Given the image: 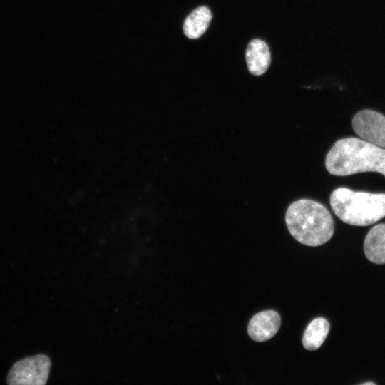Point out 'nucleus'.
I'll list each match as a JSON object with an SVG mask.
<instances>
[{
	"label": "nucleus",
	"instance_id": "obj_1",
	"mask_svg": "<svg viewBox=\"0 0 385 385\" xmlns=\"http://www.w3.org/2000/svg\"><path fill=\"white\" fill-rule=\"evenodd\" d=\"M325 165L330 174L337 176L364 172L385 176V149L359 138H342L327 154Z\"/></svg>",
	"mask_w": 385,
	"mask_h": 385
},
{
	"label": "nucleus",
	"instance_id": "obj_2",
	"mask_svg": "<svg viewBox=\"0 0 385 385\" xmlns=\"http://www.w3.org/2000/svg\"><path fill=\"white\" fill-rule=\"evenodd\" d=\"M285 221L290 234L300 243L319 246L331 239L334 221L329 210L320 202L301 199L287 208Z\"/></svg>",
	"mask_w": 385,
	"mask_h": 385
},
{
	"label": "nucleus",
	"instance_id": "obj_3",
	"mask_svg": "<svg viewBox=\"0 0 385 385\" xmlns=\"http://www.w3.org/2000/svg\"><path fill=\"white\" fill-rule=\"evenodd\" d=\"M329 201L334 214L351 225L367 226L385 217V193L339 188L332 192Z\"/></svg>",
	"mask_w": 385,
	"mask_h": 385
},
{
	"label": "nucleus",
	"instance_id": "obj_4",
	"mask_svg": "<svg viewBox=\"0 0 385 385\" xmlns=\"http://www.w3.org/2000/svg\"><path fill=\"white\" fill-rule=\"evenodd\" d=\"M51 368L49 358L43 354L27 357L16 362L7 376L10 385H43Z\"/></svg>",
	"mask_w": 385,
	"mask_h": 385
},
{
	"label": "nucleus",
	"instance_id": "obj_5",
	"mask_svg": "<svg viewBox=\"0 0 385 385\" xmlns=\"http://www.w3.org/2000/svg\"><path fill=\"white\" fill-rule=\"evenodd\" d=\"M354 132L363 140L385 148V116L371 111L362 110L352 120Z\"/></svg>",
	"mask_w": 385,
	"mask_h": 385
},
{
	"label": "nucleus",
	"instance_id": "obj_6",
	"mask_svg": "<svg viewBox=\"0 0 385 385\" xmlns=\"http://www.w3.org/2000/svg\"><path fill=\"white\" fill-rule=\"evenodd\" d=\"M280 316L274 310L260 312L250 319L247 332L252 339L264 342L273 337L280 327Z\"/></svg>",
	"mask_w": 385,
	"mask_h": 385
},
{
	"label": "nucleus",
	"instance_id": "obj_7",
	"mask_svg": "<svg viewBox=\"0 0 385 385\" xmlns=\"http://www.w3.org/2000/svg\"><path fill=\"white\" fill-rule=\"evenodd\" d=\"M245 57L248 70L254 76H260L265 73L271 62L267 44L259 38H255L249 43Z\"/></svg>",
	"mask_w": 385,
	"mask_h": 385
},
{
	"label": "nucleus",
	"instance_id": "obj_8",
	"mask_svg": "<svg viewBox=\"0 0 385 385\" xmlns=\"http://www.w3.org/2000/svg\"><path fill=\"white\" fill-rule=\"evenodd\" d=\"M367 259L376 264H385V224L375 225L366 235L364 245Z\"/></svg>",
	"mask_w": 385,
	"mask_h": 385
},
{
	"label": "nucleus",
	"instance_id": "obj_9",
	"mask_svg": "<svg viewBox=\"0 0 385 385\" xmlns=\"http://www.w3.org/2000/svg\"><path fill=\"white\" fill-rule=\"evenodd\" d=\"M212 14L206 6H200L195 9L185 19L183 24L185 34L189 38H197L200 37L208 28Z\"/></svg>",
	"mask_w": 385,
	"mask_h": 385
},
{
	"label": "nucleus",
	"instance_id": "obj_10",
	"mask_svg": "<svg viewBox=\"0 0 385 385\" xmlns=\"http://www.w3.org/2000/svg\"><path fill=\"white\" fill-rule=\"evenodd\" d=\"M329 331L328 321L322 317H318L312 320L306 328L303 337L302 344L307 350L317 349L325 340Z\"/></svg>",
	"mask_w": 385,
	"mask_h": 385
},
{
	"label": "nucleus",
	"instance_id": "obj_11",
	"mask_svg": "<svg viewBox=\"0 0 385 385\" xmlns=\"http://www.w3.org/2000/svg\"><path fill=\"white\" fill-rule=\"evenodd\" d=\"M362 384H363V385H367V384H371V385H374V384H375L373 383V382H365V383H363Z\"/></svg>",
	"mask_w": 385,
	"mask_h": 385
}]
</instances>
